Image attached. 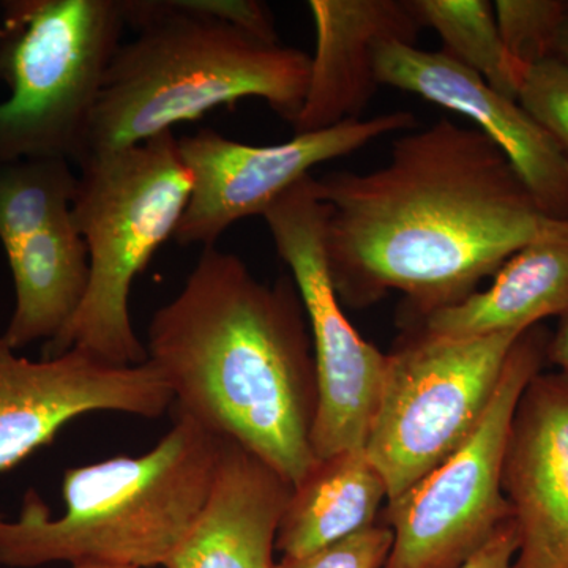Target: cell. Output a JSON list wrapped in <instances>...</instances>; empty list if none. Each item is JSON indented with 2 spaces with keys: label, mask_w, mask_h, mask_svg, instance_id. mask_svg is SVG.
<instances>
[{
  "label": "cell",
  "mask_w": 568,
  "mask_h": 568,
  "mask_svg": "<svg viewBox=\"0 0 568 568\" xmlns=\"http://www.w3.org/2000/svg\"><path fill=\"white\" fill-rule=\"evenodd\" d=\"M126 22L122 0H21L6 7L0 164L59 156L77 164Z\"/></svg>",
  "instance_id": "6"
},
{
  "label": "cell",
  "mask_w": 568,
  "mask_h": 568,
  "mask_svg": "<svg viewBox=\"0 0 568 568\" xmlns=\"http://www.w3.org/2000/svg\"><path fill=\"white\" fill-rule=\"evenodd\" d=\"M551 334L523 332L508 354L487 413L465 446L388 500L394 547L383 568H459L514 518L503 489V465L515 409L548 362Z\"/></svg>",
  "instance_id": "8"
},
{
  "label": "cell",
  "mask_w": 568,
  "mask_h": 568,
  "mask_svg": "<svg viewBox=\"0 0 568 568\" xmlns=\"http://www.w3.org/2000/svg\"><path fill=\"white\" fill-rule=\"evenodd\" d=\"M497 26L511 61L526 71L551 58L567 0H496Z\"/></svg>",
  "instance_id": "21"
},
{
  "label": "cell",
  "mask_w": 568,
  "mask_h": 568,
  "mask_svg": "<svg viewBox=\"0 0 568 568\" xmlns=\"http://www.w3.org/2000/svg\"><path fill=\"white\" fill-rule=\"evenodd\" d=\"M567 310L568 239H547L515 253L488 290L417 317L409 328L446 338H474L526 331Z\"/></svg>",
  "instance_id": "16"
},
{
  "label": "cell",
  "mask_w": 568,
  "mask_h": 568,
  "mask_svg": "<svg viewBox=\"0 0 568 568\" xmlns=\"http://www.w3.org/2000/svg\"><path fill=\"white\" fill-rule=\"evenodd\" d=\"M381 85L414 93L476 123L507 156L540 211L568 222V159L518 100L489 88L446 52L384 41L376 52Z\"/></svg>",
  "instance_id": "12"
},
{
  "label": "cell",
  "mask_w": 568,
  "mask_h": 568,
  "mask_svg": "<svg viewBox=\"0 0 568 568\" xmlns=\"http://www.w3.org/2000/svg\"><path fill=\"white\" fill-rule=\"evenodd\" d=\"M425 28L437 32L443 52L478 74L489 88L518 100L526 71L504 47L495 11L488 0H413Z\"/></svg>",
  "instance_id": "19"
},
{
  "label": "cell",
  "mask_w": 568,
  "mask_h": 568,
  "mask_svg": "<svg viewBox=\"0 0 568 568\" xmlns=\"http://www.w3.org/2000/svg\"><path fill=\"white\" fill-rule=\"evenodd\" d=\"M503 489L519 536L514 568H568V375L538 373L523 392Z\"/></svg>",
  "instance_id": "13"
},
{
  "label": "cell",
  "mask_w": 568,
  "mask_h": 568,
  "mask_svg": "<svg viewBox=\"0 0 568 568\" xmlns=\"http://www.w3.org/2000/svg\"><path fill=\"white\" fill-rule=\"evenodd\" d=\"M71 220L89 254L88 294L43 357L88 351L111 365L148 362L130 317V291L153 254L174 237L193 178L174 132L99 153L78 164Z\"/></svg>",
  "instance_id": "5"
},
{
  "label": "cell",
  "mask_w": 568,
  "mask_h": 568,
  "mask_svg": "<svg viewBox=\"0 0 568 568\" xmlns=\"http://www.w3.org/2000/svg\"><path fill=\"white\" fill-rule=\"evenodd\" d=\"M551 58L558 59L559 62L568 67V13L560 24L558 36H556Z\"/></svg>",
  "instance_id": "27"
},
{
  "label": "cell",
  "mask_w": 568,
  "mask_h": 568,
  "mask_svg": "<svg viewBox=\"0 0 568 568\" xmlns=\"http://www.w3.org/2000/svg\"><path fill=\"white\" fill-rule=\"evenodd\" d=\"M523 332L446 338L409 328L402 346L387 355L379 405L365 443V454L386 481L387 500L465 446L487 413Z\"/></svg>",
  "instance_id": "7"
},
{
  "label": "cell",
  "mask_w": 568,
  "mask_h": 568,
  "mask_svg": "<svg viewBox=\"0 0 568 568\" xmlns=\"http://www.w3.org/2000/svg\"><path fill=\"white\" fill-rule=\"evenodd\" d=\"M3 39V28H0V41Z\"/></svg>",
  "instance_id": "29"
},
{
  "label": "cell",
  "mask_w": 568,
  "mask_h": 568,
  "mask_svg": "<svg viewBox=\"0 0 568 568\" xmlns=\"http://www.w3.org/2000/svg\"><path fill=\"white\" fill-rule=\"evenodd\" d=\"M71 568H133V567L100 566V564H82V566H71Z\"/></svg>",
  "instance_id": "28"
},
{
  "label": "cell",
  "mask_w": 568,
  "mask_h": 568,
  "mask_svg": "<svg viewBox=\"0 0 568 568\" xmlns=\"http://www.w3.org/2000/svg\"><path fill=\"white\" fill-rule=\"evenodd\" d=\"M122 9L136 37L108 67L77 166L239 100H263L291 125L297 119L312 55L196 13L182 0H122Z\"/></svg>",
  "instance_id": "3"
},
{
  "label": "cell",
  "mask_w": 568,
  "mask_h": 568,
  "mask_svg": "<svg viewBox=\"0 0 568 568\" xmlns=\"http://www.w3.org/2000/svg\"><path fill=\"white\" fill-rule=\"evenodd\" d=\"M13 275V315L2 336L14 351L50 343L69 325L88 294L89 254L71 216L6 250Z\"/></svg>",
  "instance_id": "17"
},
{
  "label": "cell",
  "mask_w": 568,
  "mask_h": 568,
  "mask_svg": "<svg viewBox=\"0 0 568 568\" xmlns=\"http://www.w3.org/2000/svg\"><path fill=\"white\" fill-rule=\"evenodd\" d=\"M518 102L555 138L568 159V67L555 58L529 67Z\"/></svg>",
  "instance_id": "22"
},
{
  "label": "cell",
  "mask_w": 568,
  "mask_h": 568,
  "mask_svg": "<svg viewBox=\"0 0 568 568\" xmlns=\"http://www.w3.org/2000/svg\"><path fill=\"white\" fill-rule=\"evenodd\" d=\"M291 493L290 481L263 459L222 439L207 506L163 568H274L276 530Z\"/></svg>",
  "instance_id": "15"
},
{
  "label": "cell",
  "mask_w": 568,
  "mask_h": 568,
  "mask_svg": "<svg viewBox=\"0 0 568 568\" xmlns=\"http://www.w3.org/2000/svg\"><path fill=\"white\" fill-rule=\"evenodd\" d=\"M316 192L339 301L399 291L413 320L477 293L526 245L568 239L495 142L448 119L396 138L379 170L316 179Z\"/></svg>",
  "instance_id": "1"
},
{
  "label": "cell",
  "mask_w": 568,
  "mask_h": 568,
  "mask_svg": "<svg viewBox=\"0 0 568 568\" xmlns=\"http://www.w3.org/2000/svg\"><path fill=\"white\" fill-rule=\"evenodd\" d=\"M78 173L59 156L0 164V242L3 250L71 216Z\"/></svg>",
  "instance_id": "20"
},
{
  "label": "cell",
  "mask_w": 568,
  "mask_h": 568,
  "mask_svg": "<svg viewBox=\"0 0 568 568\" xmlns=\"http://www.w3.org/2000/svg\"><path fill=\"white\" fill-rule=\"evenodd\" d=\"M325 213L312 174L284 192L263 215L276 252L290 267L312 335L316 459L365 448L387 369V355L362 338L339 304L325 254Z\"/></svg>",
  "instance_id": "9"
},
{
  "label": "cell",
  "mask_w": 568,
  "mask_h": 568,
  "mask_svg": "<svg viewBox=\"0 0 568 568\" xmlns=\"http://www.w3.org/2000/svg\"><path fill=\"white\" fill-rule=\"evenodd\" d=\"M548 362L568 375V310L559 317L558 331L549 339Z\"/></svg>",
  "instance_id": "26"
},
{
  "label": "cell",
  "mask_w": 568,
  "mask_h": 568,
  "mask_svg": "<svg viewBox=\"0 0 568 568\" xmlns=\"http://www.w3.org/2000/svg\"><path fill=\"white\" fill-rule=\"evenodd\" d=\"M413 112L395 111L294 134L282 144L253 145L203 129L179 140L193 178L189 204L174 239L179 245L215 246L227 227L264 212L313 168L349 155L388 133L416 129Z\"/></svg>",
  "instance_id": "10"
},
{
  "label": "cell",
  "mask_w": 568,
  "mask_h": 568,
  "mask_svg": "<svg viewBox=\"0 0 568 568\" xmlns=\"http://www.w3.org/2000/svg\"><path fill=\"white\" fill-rule=\"evenodd\" d=\"M387 485L365 448L316 459L295 485L280 519L275 549L304 556L376 525Z\"/></svg>",
  "instance_id": "18"
},
{
  "label": "cell",
  "mask_w": 568,
  "mask_h": 568,
  "mask_svg": "<svg viewBox=\"0 0 568 568\" xmlns=\"http://www.w3.org/2000/svg\"><path fill=\"white\" fill-rule=\"evenodd\" d=\"M519 536L514 518L504 523L491 540L459 568H514L518 555Z\"/></svg>",
  "instance_id": "25"
},
{
  "label": "cell",
  "mask_w": 568,
  "mask_h": 568,
  "mask_svg": "<svg viewBox=\"0 0 568 568\" xmlns=\"http://www.w3.org/2000/svg\"><path fill=\"white\" fill-rule=\"evenodd\" d=\"M392 547L390 526L373 525L304 556H283L274 568H383Z\"/></svg>",
  "instance_id": "23"
},
{
  "label": "cell",
  "mask_w": 568,
  "mask_h": 568,
  "mask_svg": "<svg viewBox=\"0 0 568 568\" xmlns=\"http://www.w3.org/2000/svg\"><path fill=\"white\" fill-rule=\"evenodd\" d=\"M186 9L216 18L261 40L280 41L271 10L257 0H182Z\"/></svg>",
  "instance_id": "24"
},
{
  "label": "cell",
  "mask_w": 568,
  "mask_h": 568,
  "mask_svg": "<svg viewBox=\"0 0 568 568\" xmlns=\"http://www.w3.org/2000/svg\"><path fill=\"white\" fill-rule=\"evenodd\" d=\"M173 394L151 364L119 366L82 349L29 361L0 335V473L50 446L63 426L92 413L159 418Z\"/></svg>",
  "instance_id": "11"
},
{
  "label": "cell",
  "mask_w": 568,
  "mask_h": 568,
  "mask_svg": "<svg viewBox=\"0 0 568 568\" xmlns=\"http://www.w3.org/2000/svg\"><path fill=\"white\" fill-rule=\"evenodd\" d=\"M173 420L141 457L67 469L59 518L31 489L20 517H0V566L164 567L207 506L222 448L192 418L174 413Z\"/></svg>",
  "instance_id": "4"
},
{
  "label": "cell",
  "mask_w": 568,
  "mask_h": 568,
  "mask_svg": "<svg viewBox=\"0 0 568 568\" xmlns=\"http://www.w3.org/2000/svg\"><path fill=\"white\" fill-rule=\"evenodd\" d=\"M148 361L175 414L231 439L290 481L315 466V355L293 278L264 283L235 254L209 246L181 293L156 310Z\"/></svg>",
  "instance_id": "2"
},
{
  "label": "cell",
  "mask_w": 568,
  "mask_h": 568,
  "mask_svg": "<svg viewBox=\"0 0 568 568\" xmlns=\"http://www.w3.org/2000/svg\"><path fill=\"white\" fill-rule=\"evenodd\" d=\"M316 33L308 92L295 134L358 121L381 88L376 52L384 41L417 47L425 26L413 0H310Z\"/></svg>",
  "instance_id": "14"
}]
</instances>
